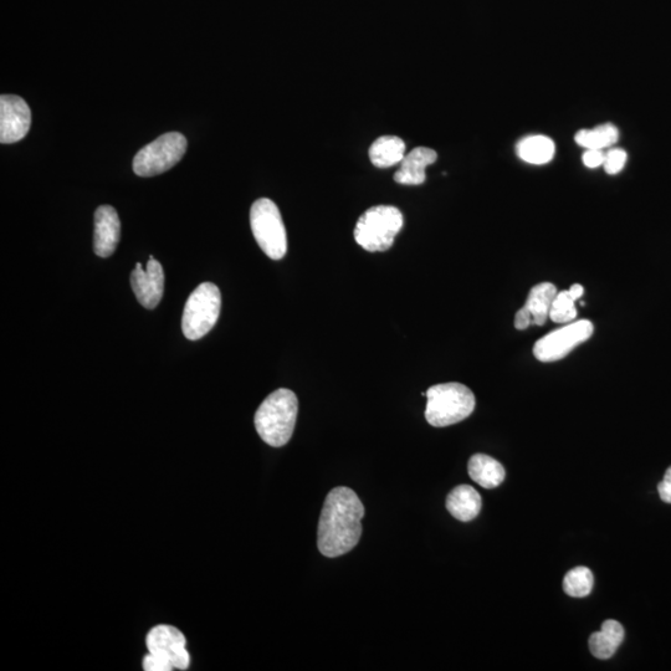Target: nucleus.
I'll return each mask as SVG.
<instances>
[{
  "label": "nucleus",
  "mask_w": 671,
  "mask_h": 671,
  "mask_svg": "<svg viewBox=\"0 0 671 671\" xmlns=\"http://www.w3.org/2000/svg\"><path fill=\"white\" fill-rule=\"evenodd\" d=\"M568 294L571 295L572 299L577 301L580 300L582 295L585 294V289L580 284H575L571 286V289L568 290Z\"/></svg>",
  "instance_id": "obj_28"
},
{
  "label": "nucleus",
  "mask_w": 671,
  "mask_h": 671,
  "mask_svg": "<svg viewBox=\"0 0 671 671\" xmlns=\"http://www.w3.org/2000/svg\"><path fill=\"white\" fill-rule=\"evenodd\" d=\"M604 158H606V153L602 150H586L583 153L582 161L583 165L588 168H598L603 166Z\"/></svg>",
  "instance_id": "obj_24"
},
{
  "label": "nucleus",
  "mask_w": 671,
  "mask_h": 671,
  "mask_svg": "<svg viewBox=\"0 0 671 671\" xmlns=\"http://www.w3.org/2000/svg\"><path fill=\"white\" fill-rule=\"evenodd\" d=\"M32 125V111L17 95L0 96V142L3 145L23 140Z\"/></svg>",
  "instance_id": "obj_10"
},
{
  "label": "nucleus",
  "mask_w": 671,
  "mask_h": 671,
  "mask_svg": "<svg viewBox=\"0 0 671 671\" xmlns=\"http://www.w3.org/2000/svg\"><path fill=\"white\" fill-rule=\"evenodd\" d=\"M250 225L260 249L270 259H283L288 253V237L278 206L268 198L258 199L250 209Z\"/></svg>",
  "instance_id": "obj_5"
},
{
  "label": "nucleus",
  "mask_w": 671,
  "mask_h": 671,
  "mask_svg": "<svg viewBox=\"0 0 671 671\" xmlns=\"http://www.w3.org/2000/svg\"><path fill=\"white\" fill-rule=\"evenodd\" d=\"M468 471L471 480L485 489L498 488L506 478L504 466L485 454L473 455L469 460Z\"/></svg>",
  "instance_id": "obj_16"
},
{
  "label": "nucleus",
  "mask_w": 671,
  "mask_h": 671,
  "mask_svg": "<svg viewBox=\"0 0 671 671\" xmlns=\"http://www.w3.org/2000/svg\"><path fill=\"white\" fill-rule=\"evenodd\" d=\"M530 325H532V315L524 306L521 310L517 311L515 316V327L517 330H526Z\"/></svg>",
  "instance_id": "obj_27"
},
{
  "label": "nucleus",
  "mask_w": 671,
  "mask_h": 671,
  "mask_svg": "<svg viewBox=\"0 0 671 671\" xmlns=\"http://www.w3.org/2000/svg\"><path fill=\"white\" fill-rule=\"evenodd\" d=\"M594 576L588 567H575L563 578V591L573 598H583L591 594Z\"/></svg>",
  "instance_id": "obj_21"
},
{
  "label": "nucleus",
  "mask_w": 671,
  "mask_h": 671,
  "mask_svg": "<svg viewBox=\"0 0 671 671\" xmlns=\"http://www.w3.org/2000/svg\"><path fill=\"white\" fill-rule=\"evenodd\" d=\"M222 295L217 285L204 283L188 297L184 306L182 331L191 341L201 340L219 319Z\"/></svg>",
  "instance_id": "obj_6"
},
{
  "label": "nucleus",
  "mask_w": 671,
  "mask_h": 671,
  "mask_svg": "<svg viewBox=\"0 0 671 671\" xmlns=\"http://www.w3.org/2000/svg\"><path fill=\"white\" fill-rule=\"evenodd\" d=\"M425 418L433 427L443 428L463 422L475 409L474 393L464 384L443 383L425 392Z\"/></svg>",
  "instance_id": "obj_3"
},
{
  "label": "nucleus",
  "mask_w": 671,
  "mask_h": 671,
  "mask_svg": "<svg viewBox=\"0 0 671 671\" xmlns=\"http://www.w3.org/2000/svg\"><path fill=\"white\" fill-rule=\"evenodd\" d=\"M577 317L576 301L567 291H561L553 301L550 319L556 324H571Z\"/></svg>",
  "instance_id": "obj_22"
},
{
  "label": "nucleus",
  "mask_w": 671,
  "mask_h": 671,
  "mask_svg": "<svg viewBox=\"0 0 671 671\" xmlns=\"http://www.w3.org/2000/svg\"><path fill=\"white\" fill-rule=\"evenodd\" d=\"M131 286L142 306L148 310L156 309L165 293V273L160 261L150 256L146 269L137 263L131 274Z\"/></svg>",
  "instance_id": "obj_11"
},
{
  "label": "nucleus",
  "mask_w": 671,
  "mask_h": 671,
  "mask_svg": "<svg viewBox=\"0 0 671 671\" xmlns=\"http://www.w3.org/2000/svg\"><path fill=\"white\" fill-rule=\"evenodd\" d=\"M299 401L290 389L271 393L255 413L254 423L260 438L270 447L280 448L293 437Z\"/></svg>",
  "instance_id": "obj_2"
},
{
  "label": "nucleus",
  "mask_w": 671,
  "mask_h": 671,
  "mask_svg": "<svg viewBox=\"0 0 671 671\" xmlns=\"http://www.w3.org/2000/svg\"><path fill=\"white\" fill-rule=\"evenodd\" d=\"M404 224L401 210L392 206L368 209L358 219L355 239L367 252H386L401 232Z\"/></svg>",
  "instance_id": "obj_4"
},
{
  "label": "nucleus",
  "mask_w": 671,
  "mask_h": 671,
  "mask_svg": "<svg viewBox=\"0 0 671 671\" xmlns=\"http://www.w3.org/2000/svg\"><path fill=\"white\" fill-rule=\"evenodd\" d=\"M593 331L591 321L571 322L537 341L534 346V355L541 362L560 361L578 345L589 340Z\"/></svg>",
  "instance_id": "obj_8"
},
{
  "label": "nucleus",
  "mask_w": 671,
  "mask_h": 671,
  "mask_svg": "<svg viewBox=\"0 0 671 671\" xmlns=\"http://www.w3.org/2000/svg\"><path fill=\"white\" fill-rule=\"evenodd\" d=\"M517 156L530 165H546L555 157V142L546 136L534 135L522 138L516 146Z\"/></svg>",
  "instance_id": "obj_18"
},
{
  "label": "nucleus",
  "mask_w": 671,
  "mask_h": 671,
  "mask_svg": "<svg viewBox=\"0 0 671 671\" xmlns=\"http://www.w3.org/2000/svg\"><path fill=\"white\" fill-rule=\"evenodd\" d=\"M438 160L437 152L428 147H417L401 162L394 181L404 186H420L427 179L425 169Z\"/></svg>",
  "instance_id": "obj_13"
},
{
  "label": "nucleus",
  "mask_w": 671,
  "mask_h": 671,
  "mask_svg": "<svg viewBox=\"0 0 671 671\" xmlns=\"http://www.w3.org/2000/svg\"><path fill=\"white\" fill-rule=\"evenodd\" d=\"M372 165L378 168H391L401 165L406 157V143L397 136H383L372 143L370 148Z\"/></svg>",
  "instance_id": "obj_17"
},
{
  "label": "nucleus",
  "mask_w": 671,
  "mask_h": 671,
  "mask_svg": "<svg viewBox=\"0 0 671 671\" xmlns=\"http://www.w3.org/2000/svg\"><path fill=\"white\" fill-rule=\"evenodd\" d=\"M658 491L660 499L664 503L671 504V466L667 470V473H665L662 483L659 484Z\"/></svg>",
  "instance_id": "obj_25"
},
{
  "label": "nucleus",
  "mask_w": 671,
  "mask_h": 671,
  "mask_svg": "<svg viewBox=\"0 0 671 671\" xmlns=\"http://www.w3.org/2000/svg\"><path fill=\"white\" fill-rule=\"evenodd\" d=\"M558 294L557 288L551 283H542L531 289L525 307L532 315V325L542 326L550 317V311Z\"/></svg>",
  "instance_id": "obj_19"
},
{
  "label": "nucleus",
  "mask_w": 671,
  "mask_h": 671,
  "mask_svg": "<svg viewBox=\"0 0 671 671\" xmlns=\"http://www.w3.org/2000/svg\"><path fill=\"white\" fill-rule=\"evenodd\" d=\"M618 128L612 124H604L593 130H581L576 133L575 140L586 150H604L617 143Z\"/></svg>",
  "instance_id": "obj_20"
},
{
  "label": "nucleus",
  "mask_w": 671,
  "mask_h": 671,
  "mask_svg": "<svg viewBox=\"0 0 671 671\" xmlns=\"http://www.w3.org/2000/svg\"><path fill=\"white\" fill-rule=\"evenodd\" d=\"M121 237V222L116 209L101 206L95 212L94 252L100 258L115 253Z\"/></svg>",
  "instance_id": "obj_12"
},
{
  "label": "nucleus",
  "mask_w": 671,
  "mask_h": 671,
  "mask_svg": "<svg viewBox=\"0 0 671 671\" xmlns=\"http://www.w3.org/2000/svg\"><path fill=\"white\" fill-rule=\"evenodd\" d=\"M148 653L155 655L169 671L187 670L191 655L186 648L187 640L181 630L172 626H157L147 634Z\"/></svg>",
  "instance_id": "obj_9"
},
{
  "label": "nucleus",
  "mask_w": 671,
  "mask_h": 671,
  "mask_svg": "<svg viewBox=\"0 0 671 671\" xmlns=\"http://www.w3.org/2000/svg\"><path fill=\"white\" fill-rule=\"evenodd\" d=\"M143 670L145 671H169L165 664L161 662L160 659H157L155 655L148 653L145 658H143Z\"/></svg>",
  "instance_id": "obj_26"
},
{
  "label": "nucleus",
  "mask_w": 671,
  "mask_h": 671,
  "mask_svg": "<svg viewBox=\"0 0 671 671\" xmlns=\"http://www.w3.org/2000/svg\"><path fill=\"white\" fill-rule=\"evenodd\" d=\"M365 506L355 491L338 486L327 495L322 507L317 547L325 557L335 558L350 552L361 540Z\"/></svg>",
  "instance_id": "obj_1"
},
{
  "label": "nucleus",
  "mask_w": 671,
  "mask_h": 671,
  "mask_svg": "<svg viewBox=\"0 0 671 671\" xmlns=\"http://www.w3.org/2000/svg\"><path fill=\"white\" fill-rule=\"evenodd\" d=\"M627 160L628 155L626 151L621 150V148H614V150L606 153L603 163L604 171L612 174V176L613 174H618L626 166Z\"/></svg>",
  "instance_id": "obj_23"
},
{
  "label": "nucleus",
  "mask_w": 671,
  "mask_h": 671,
  "mask_svg": "<svg viewBox=\"0 0 671 671\" xmlns=\"http://www.w3.org/2000/svg\"><path fill=\"white\" fill-rule=\"evenodd\" d=\"M445 505L455 519L469 522L478 517L483 501L473 486L460 485L450 491Z\"/></svg>",
  "instance_id": "obj_14"
},
{
  "label": "nucleus",
  "mask_w": 671,
  "mask_h": 671,
  "mask_svg": "<svg viewBox=\"0 0 671 671\" xmlns=\"http://www.w3.org/2000/svg\"><path fill=\"white\" fill-rule=\"evenodd\" d=\"M187 151V138L168 132L143 147L133 160V171L140 177H155L177 165Z\"/></svg>",
  "instance_id": "obj_7"
},
{
  "label": "nucleus",
  "mask_w": 671,
  "mask_h": 671,
  "mask_svg": "<svg viewBox=\"0 0 671 671\" xmlns=\"http://www.w3.org/2000/svg\"><path fill=\"white\" fill-rule=\"evenodd\" d=\"M626 632L621 623L608 619L602 624L599 632L593 633L589 638V649L594 657L606 660L611 659L617 653L623 643Z\"/></svg>",
  "instance_id": "obj_15"
}]
</instances>
